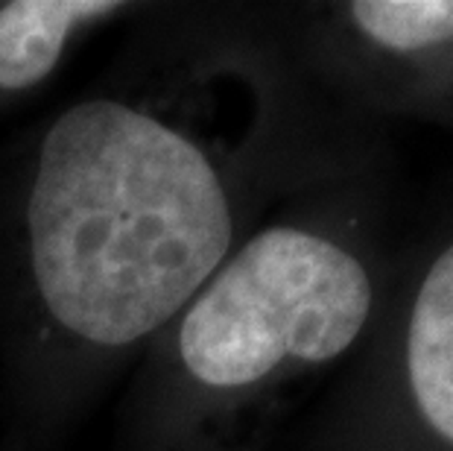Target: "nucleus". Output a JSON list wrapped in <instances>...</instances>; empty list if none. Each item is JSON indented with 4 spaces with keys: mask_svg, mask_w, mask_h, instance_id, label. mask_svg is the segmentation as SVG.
<instances>
[{
    "mask_svg": "<svg viewBox=\"0 0 453 451\" xmlns=\"http://www.w3.org/2000/svg\"><path fill=\"white\" fill-rule=\"evenodd\" d=\"M27 223L44 305L103 346L167 323L231 246L205 152L109 100L73 105L47 132Z\"/></svg>",
    "mask_w": 453,
    "mask_h": 451,
    "instance_id": "obj_1",
    "label": "nucleus"
},
{
    "mask_svg": "<svg viewBox=\"0 0 453 451\" xmlns=\"http://www.w3.org/2000/svg\"><path fill=\"white\" fill-rule=\"evenodd\" d=\"M372 282L342 246L278 226L226 264L181 323V361L211 387H243L284 361H331L363 331Z\"/></svg>",
    "mask_w": 453,
    "mask_h": 451,
    "instance_id": "obj_2",
    "label": "nucleus"
},
{
    "mask_svg": "<svg viewBox=\"0 0 453 451\" xmlns=\"http://www.w3.org/2000/svg\"><path fill=\"white\" fill-rule=\"evenodd\" d=\"M407 372L421 416L453 446V244L436 258L416 296Z\"/></svg>",
    "mask_w": 453,
    "mask_h": 451,
    "instance_id": "obj_3",
    "label": "nucleus"
},
{
    "mask_svg": "<svg viewBox=\"0 0 453 451\" xmlns=\"http://www.w3.org/2000/svg\"><path fill=\"white\" fill-rule=\"evenodd\" d=\"M118 9L111 0H18L0 9V89H27L59 62L73 24Z\"/></svg>",
    "mask_w": 453,
    "mask_h": 451,
    "instance_id": "obj_4",
    "label": "nucleus"
},
{
    "mask_svg": "<svg viewBox=\"0 0 453 451\" xmlns=\"http://www.w3.org/2000/svg\"><path fill=\"white\" fill-rule=\"evenodd\" d=\"M357 27L389 51H424L453 42V0H360Z\"/></svg>",
    "mask_w": 453,
    "mask_h": 451,
    "instance_id": "obj_5",
    "label": "nucleus"
}]
</instances>
